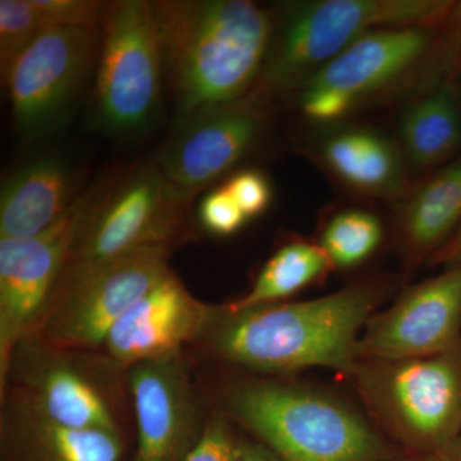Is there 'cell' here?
<instances>
[{
    "instance_id": "1",
    "label": "cell",
    "mask_w": 461,
    "mask_h": 461,
    "mask_svg": "<svg viewBox=\"0 0 461 461\" xmlns=\"http://www.w3.org/2000/svg\"><path fill=\"white\" fill-rule=\"evenodd\" d=\"M382 296L377 285L362 282L305 302L241 312L222 306L204 336L220 359L250 371L282 375L326 368L348 377Z\"/></svg>"
},
{
    "instance_id": "2",
    "label": "cell",
    "mask_w": 461,
    "mask_h": 461,
    "mask_svg": "<svg viewBox=\"0 0 461 461\" xmlns=\"http://www.w3.org/2000/svg\"><path fill=\"white\" fill-rule=\"evenodd\" d=\"M153 7L185 123L233 104L262 74L273 23L256 3L206 0Z\"/></svg>"
},
{
    "instance_id": "3",
    "label": "cell",
    "mask_w": 461,
    "mask_h": 461,
    "mask_svg": "<svg viewBox=\"0 0 461 461\" xmlns=\"http://www.w3.org/2000/svg\"><path fill=\"white\" fill-rule=\"evenodd\" d=\"M224 408L280 461H386L405 454L368 414L313 384L249 379L230 388Z\"/></svg>"
},
{
    "instance_id": "4",
    "label": "cell",
    "mask_w": 461,
    "mask_h": 461,
    "mask_svg": "<svg viewBox=\"0 0 461 461\" xmlns=\"http://www.w3.org/2000/svg\"><path fill=\"white\" fill-rule=\"evenodd\" d=\"M348 378L369 418L405 454L444 455L461 435V348L402 360H359Z\"/></svg>"
},
{
    "instance_id": "5",
    "label": "cell",
    "mask_w": 461,
    "mask_h": 461,
    "mask_svg": "<svg viewBox=\"0 0 461 461\" xmlns=\"http://www.w3.org/2000/svg\"><path fill=\"white\" fill-rule=\"evenodd\" d=\"M456 3L441 0H315L287 7L263 67L271 89L302 86L366 33L391 27L448 26Z\"/></svg>"
},
{
    "instance_id": "6",
    "label": "cell",
    "mask_w": 461,
    "mask_h": 461,
    "mask_svg": "<svg viewBox=\"0 0 461 461\" xmlns=\"http://www.w3.org/2000/svg\"><path fill=\"white\" fill-rule=\"evenodd\" d=\"M169 251L154 247L100 262H67L26 339L84 353L103 348L115 321L171 273Z\"/></svg>"
},
{
    "instance_id": "7",
    "label": "cell",
    "mask_w": 461,
    "mask_h": 461,
    "mask_svg": "<svg viewBox=\"0 0 461 461\" xmlns=\"http://www.w3.org/2000/svg\"><path fill=\"white\" fill-rule=\"evenodd\" d=\"M438 32L415 26L366 33L300 86L303 114L314 123H336L400 86L435 56Z\"/></svg>"
},
{
    "instance_id": "8",
    "label": "cell",
    "mask_w": 461,
    "mask_h": 461,
    "mask_svg": "<svg viewBox=\"0 0 461 461\" xmlns=\"http://www.w3.org/2000/svg\"><path fill=\"white\" fill-rule=\"evenodd\" d=\"M78 353L25 339L12 357L2 391L14 381V399L47 420L72 429L122 433L111 375L123 368L108 357L89 362Z\"/></svg>"
},
{
    "instance_id": "9",
    "label": "cell",
    "mask_w": 461,
    "mask_h": 461,
    "mask_svg": "<svg viewBox=\"0 0 461 461\" xmlns=\"http://www.w3.org/2000/svg\"><path fill=\"white\" fill-rule=\"evenodd\" d=\"M96 105L105 129L127 132L148 124L159 102L163 50L151 3L124 0L104 18Z\"/></svg>"
},
{
    "instance_id": "10",
    "label": "cell",
    "mask_w": 461,
    "mask_h": 461,
    "mask_svg": "<svg viewBox=\"0 0 461 461\" xmlns=\"http://www.w3.org/2000/svg\"><path fill=\"white\" fill-rule=\"evenodd\" d=\"M75 202L50 229L27 239H0V384L12 357L32 333L65 269L86 213Z\"/></svg>"
},
{
    "instance_id": "11",
    "label": "cell",
    "mask_w": 461,
    "mask_h": 461,
    "mask_svg": "<svg viewBox=\"0 0 461 461\" xmlns=\"http://www.w3.org/2000/svg\"><path fill=\"white\" fill-rule=\"evenodd\" d=\"M460 348L461 263L406 288L373 314L357 341V359H415Z\"/></svg>"
},
{
    "instance_id": "12",
    "label": "cell",
    "mask_w": 461,
    "mask_h": 461,
    "mask_svg": "<svg viewBox=\"0 0 461 461\" xmlns=\"http://www.w3.org/2000/svg\"><path fill=\"white\" fill-rule=\"evenodd\" d=\"M181 196L162 172L133 176L98 211L85 213L67 262H100L169 247L180 230Z\"/></svg>"
},
{
    "instance_id": "13",
    "label": "cell",
    "mask_w": 461,
    "mask_h": 461,
    "mask_svg": "<svg viewBox=\"0 0 461 461\" xmlns=\"http://www.w3.org/2000/svg\"><path fill=\"white\" fill-rule=\"evenodd\" d=\"M94 47V30L48 27L14 60L5 77L21 132L35 136L56 122L86 74Z\"/></svg>"
},
{
    "instance_id": "14",
    "label": "cell",
    "mask_w": 461,
    "mask_h": 461,
    "mask_svg": "<svg viewBox=\"0 0 461 461\" xmlns=\"http://www.w3.org/2000/svg\"><path fill=\"white\" fill-rule=\"evenodd\" d=\"M138 446L133 461H186L206 421L180 357L127 369Z\"/></svg>"
},
{
    "instance_id": "15",
    "label": "cell",
    "mask_w": 461,
    "mask_h": 461,
    "mask_svg": "<svg viewBox=\"0 0 461 461\" xmlns=\"http://www.w3.org/2000/svg\"><path fill=\"white\" fill-rule=\"evenodd\" d=\"M217 313L169 273L133 303L109 330L104 346L121 368L180 357L185 345L203 338Z\"/></svg>"
},
{
    "instance_id": "16",
    "label": "cell",
    "mask_w": 461,
    "mask_h": 461,
    "mask_svg": "<svg viewBox=\"0 0 461 461\" xmlns=\"http://www.w3.org/2000/svg\"><path fill=\"white\" fill-rule=\"evenodd\" d=\"M260 130L259 112L248 105L233 103L199 115L167 149L160 172L185 195L232 168L256 144Z\"/></svg>"
},
{
    "instance_id": "17",
    "label": "cell",
    "mask_w": 461,
    "mask_h": 461,
    "mask_svg": "<svg viewBox=\"0 0 461 461\" xmlns=\"http://www.w3.org/2000/svg\"><path fill=\"white\" fill-rule=\"evenodd\" d=\"M2 461H123L122 433L80 429L12 399L2 421Z\"/></svg>"
},
{
    "instance_id": "18",
    "label": "cell",
    "mask_w": 461,
    "mask_h": 461,
    "mask_svg": "<svg viewBox=\"0 0 461 461\" xmlns=\"http://www.w3.org/2000/svg\"><path fill=\"white\" fill-rule=\"evenodd\" d=\"M320 157L339 182L362 195L400 196L408 186L402 148L375 130H335L321 140Z\"/></svg>"
},
{
    "instance_id": "19",
    "label": "cell",
    "mask_w": 461,
    "mask_h": 461,
    "mask_svg": "<svg viewBox=\"0 0 461 461\" xmlns=\"http://www.w3.org/2000/svg\"><path fill=\"white\" fill-rule=\"evenodd\" d=\"M71 195V173L57 158H41L18 169L2 187L0 239L44 232L74 204Z\"/></svg>"
},
{
    "instance_id": "20",
    "label": "cell",
    "mask_w": 461,
    "mask_h": 461,
    "mask_svg": "<svg viewBox=\"0 0 461 461\" xmlns=\"http://www.w3.org/2000/svg\"><path fill=\"white\" fill-rule=\"evenodd\" d=\"M461 223V158L409 198L399 221L400 241L411 260L430 259Z\"/></svg>"
},
{
    "instance_id": "21",
    "label": "cell",
    "mask_w": 461,
    "mask_h": 461,
    "mask_svg": "<svg viewBox=\"0 0 461 461\" xmlns=\"http://www.w3.org/2000/svg\"><path fill=\"white\" fill-rule=\"evenodd\" d=\"M403 157L420 168L444 163L461 144V109L448 84L427 91L411 103L400 121Z\"/></svg>"
},
{
    "instance_id": "22",
    "label": "cell",
    "mask_w": 461,
    "mask_h": 461,
    "mask_svg": "<svg viewBox=\"0 0 461 461\" xmlns=\"http://www.w3.org/2000/svg\"><path fill=\"white\" fill-rule=\"evenodd\" d=\"M332 269V263L320 244L288 242L267 260L247 295L224 305V308L230 312H241L278 304L281 300L323 280Z\"/></svg>"
},
{
    "instance_id": "23",
    "label": "cell",
    "mask_w": 461,
    "mask_h": 461,
    "mask_svg": "<svg viewBox=\"0 0 461 461\" xmlns=\"http://www.w3.org/2000/svg\"><path fill=\"white\" fill-rule=\"evenodd\" d=\"M382 239L384 226L377 215L364 209H344L324 224L320 247L333 268L348 269L368 260Z\"/></svg>"
},
{
    "instance_id": "24",
    "label": "cell",
    "mask_w": 461,
    "mask_h": 461,
    "mask_svg": "<svg viewBox=\"0 0 461 461\" xmlns=\"http://www.w3.org/2000/svg\"><path fill=\"white\" fill-rule=\"evenodd\" d=\"M47 21L32 0H2L0 2V66L7 75L23 53L48 29Z\"/></svg>"
},
{
    "instance_id": "25",
    "label": "cell",
    "mask_w": 461,
    "mask_h": 461,
    "mask_svg": "<svg viewBox=\"0 0 461 461\" xmlns=\"http://www.w3.org/2000/svg\"><path fill=\"white\" fill-rule=\"evenodd\" d=\"M50 27L94 30L104 23L109 5L91 0H32Z\"/></svg>"
},
{
    "instance_id": "26",
    "label": "cell",
    "mask_w": 461,
    "mask_h": 461,
    "mask_svg": "<svg viewBox=\"0 0 461 461\" xmlns=\"http://www.w3.org/2000/svg\"><path fill=\"white\" fill-rule=\"evenodd\" d=\"M199 221L208 232L230 236L248 222V217L226 187L212 191L199 206Z\"/></svg>"
},
{
    "instance_id": "27",
    "label": "cell",
    "mask_w": 461,
    "mask_h": 461,
    "mask_svg": "<svg viewBox=\"0 0 461 461\" xmlns=\"http://www.w3.org/2000/svg\"><path fill=\"white\" fill-rule=\"evenodd\" d=\"M224 187L230 191L249 221L262 214L271 204V184L268 178L257 169H245L236 173Z\"/></svg>"
},
{
    "instance_id": "28",
    "label": "cell",
    "mask_w": 461,
    "mask_h": 461,
    "mask_svg": "<svg viewBox=\"0 0 461 461\" xmlns=\"http://www.w3.org/2000/svg\"><path fill=\"white\" fill-rule=\"evenodd\" d=\"M186 461H240L238 437L224 418L206 420L199 444Z\"/></svg>"
},
{
    "instance_id": "29",
    "label": "cell",
    "mask_w": 461,
    "mask_h": 461,
    "mask_svg": "<svg viewBox=\"0 0 461 461\" xmlns=\"http://www.w3.org/2000/svg\"><path fill=\"white\" fill-rule=\"evenodd\" d=\"M240 461H280L275 454L257 439L238 438Z\"/></svg>"
},
{
    "instance_id": "30",
    "label": "cell",
    "mask_w": 461,
    "mask_h": 461,
    "mask_svg": "<svg viewBox=\"0 0 461 461\" xmlns=\"http://www.w3.org/2000/svg\"><path fill=\"white\" fill-rule=\"evenodd\" d=\"M429 262L445 264L446 267L461 263V223L444 247L430 258Z\"/></svg>"
},
{
    "instance_id": "31",
    "label": "cell",
    "mask_w": 461,
    "mask_h": 461,
    "mask_svg": "<svg viewBox=\"0 0 461 461\" xmlns=\"http://www.w3.org/2000/svg\"><path fill=\"white\" fill-rule=\"evenodd\" d=\"M448 26L453 30L455 50H456L457 59H459V62L461 63V5H456L454 16L451 18Z\"/></svg>"
},
{
    "instance_id": "32",
    "label": "cell",
    "mask_w": 461,
    "mask_h": 461,
    "mask_svg": "<svg viewBox=\"0 0 461 461\" xmlns=\"http://www.w3.org/2000/svg\"><path fill=\"white\" fill-rule=\"evenodd\" d=\"M386 461H442V455H412L403 454L395 459Z\"/></svg>"
},
{
    "instance_id": "33",
    "label": "cell",
    "mask_w": 461,
    "mask_h": 461,
    "mask_svg": "<svg viewBox=\"0 0 461 461\" xmlns=\"http://www.w3.org/2000/svg\"><path fill=\"white\" fill-rule=\"evenodd\" d=\"M442 461H461V435L456 441L442 455Z\"/></svg>"
}]
</instances>
